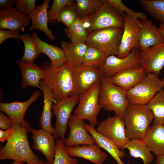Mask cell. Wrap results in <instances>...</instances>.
<instances>
[{
  "label": "cell",
  "instance_id": "1",
  "mask_svg": "<svg viewBox=\"0 0 164 164\" xmlns=\"http://www.w3.org/2000/svg\"><path fill=\"white\" fill-rule=\"evenodd\" d=\"M40 67L45 73L41 80L49 90L54 104L73 95V67L70 63L66 61L62 66L56 67L47 61Z\"/></svg>",
  "mask_w": 164,
  "mask_h": 164
},
{
  "label": "cell",
  "instance_id": "2",
  "mask_svg": "<svg viewBox=\"0 0 164 164\" xmlns=\"http://www.w3.org/2000/svg\"><path fill=\"white\" fill-rule=\"evenodd\" d=\"M30 127L27 121L22 125L15 124L13 135L0 148V160L10 159L26 164H47L46 161L39 159L31 148L27 136Z\"/></svg>",
  "mask_w": 164,
  "mask_h": 164
},
{
  "label": "cell",
  "instance_id": "3",
  "mask_svg": "<svg viewBox=\"0 0 164 164\" xmlns=\"http://www.w3.org/2000/svg\"><path fill=\"white\" fill-rule=\"evenodd\" d=\"M154 117L147 104H129L124 119L126 136L143 140Z\"/></svg>",
  "mask_w": 164,
  "mask_h": 164
},
{
  "label": "cell",
  "instance_id": "4",
  "mask_svg": "<svg viewBox=\"0 0 164 164\" xmlns=\"http://www.w3.org/2000/svg\"><path fill=\"white\" fill-rule=\"evenodd\" d=\"M127 91L113 83L109 77L104 76L101 80L99 104L105 110L114 111L116 115L124 119L129 104Z\"/></svg>",
  "mask_w": 164,
  "mask_h": 164
},
{
  "label": "cell",
  "instance_id": "5",
  "mask_svg": "<svg viewBox=\"0 0 164 164\" xmlns=\"http://www.w3.org/2000/svg\"><path fill=\"white\" fill-rule=\"evenodd\" d=\"M124 31V28L111 27L97 29L88 35L86 44L97 48L108 57L117 56Z\"/></svg>",
  "mask_w": 164,
  "mask_h": 164
},
{
  "label": "cell",
  "instance_id": "6",
  "mask_svg": "<svg viewBox=\"0 0 164 164\" xmlns=\"http://www.w3.org/2000/svg\"><path fill=\"white\" fill-rule=\"evenodd\" d=\"M100 86V81L80 96L73 114L78 119L87 120L94 128L98 124L97 116L102 108L99 101Z\"/></svg>",
  "mask_w": 164,
  "mask_h": 164
},
{
  "label": "cell",
  "instance_id": "7",
  "mask_svg": "<svg viewBox=\"0 0 164 164\" xmlns=\"http://www.w3.org/2000/svg\"><path fill=\"white\" fill-rule=\"evenodd\" d=\"M163 87L162 80L148 74L140 82L127 91L129 104H147L156 93Z\"/></svg>",
  "mask_w": 164,
  "mask_h": 164
},
{
  "label": "cell",
  "instance_id": "8",
  "mask_svg": "<svg viewBox=\"0 0 164 164\" xmlns=\"http://www.w3.org/2000/svg\"><path fill=\"white\" fill-rule=\"evenodd\" d=\"M80 96L73 95L57 101L52 106V110L56 117L55 139L60 138L64 143L69 120L75 106L79 101Z\"/></svg>",
  "mask_w": 164,
  "mask_h": 164
},
{
  "label": "cell",
  "instance_id": "9",
  "mask_svg": "<svg viewBox=\"0 0 164 164\" xmlns=\"http://www.w3.org/2000/svg\"><path fill=\"white\" fill-rule=\"evenodd\" d=\"M92 25L88 34L94 30L111 27L124 28V19L108 0L102 4L95 12L89 16Z\"/></svg>",
  "mask_w": 164,
  "mask_h": 164
},
{
  "label": "cell",
  "instance_id": "10",
  "mask_svg": "<svg viewBox=\"0 0 164 164\" xmlns=\"http://www.w3.org/2000/svg\"><path fill=\"white\" fill-rule=\"evenodd\" d=\"M74 82L73 95L80 96L98 82L104 76L102 71L98 67L81 65L73 67Z\"/></svg>",
  "mask_w": 164,
  "mask_h": 164
},
{
  "label": "cell",
  "instance_id": "11",
  "mask_svg": "<svg viewBox=\"0 0 164 164\" xmlns=\"http://www.w3.org/2000/svg\"><path fill=\"white\" fill-rule=\"evenodd\" d=\"M125 128L124 119L115 115L112 117H108L101 121L96 130L114 142L121 150L130 139L126 136Z\"/></svg>",
  "mask_w": 164,
  "mask_h": 164
},
{
  "label": "cell",
  "instance_id": "12",
  "mask_svg": "<svg viewBox=\"0 0 164 164\" xmlns=\"http://www.w3.org/2000/svg\"><path fill=\"white\" fill-rule=\"evenodd\" d=\"M140 50L138 48L132 49L126 57L120 58L114 55L107 57L104 64L99 68L104 76L110 77L121 70L129 68H140Z\"/></svg>",
  "mask_w": 164,
  "mask_h": 164
},
{
  "label": "cell",
  "instance_id": "13",
  "mask_svg": "<svg viewBox=\"0 0 164 164\" xmlns=\"http://www.w3.org/2000/svg\"><path fill=\"white\" fill-rule=\"evenodd\" d=\"M124 18V31L117 56L120 58L127 56L133 48H138L139 42L140 26L138 21H135L126 15Z\"/></svg>",
  "mask_w": 164,
  "mask_h": 164
},
{
  "label": "cell",
  "instance_id": "14",
  "mask_svg": "<svg viewBox=\"0 0 164 164\" xmlns=\"http://www.w3.org/2000/svg\"><path fill=\"white\" fill-rule=\"evenodd\" d=\"M140 59L141 68L146 74L158 77L164 67V43L141 51Z\"/></svg>",
  "mask_w": 164,
  "mask_h": 164
},
{
  "label": "cell",
  "instance_id": "15",
  "mask_svg": "<svg viewBox=\"0 0 164 164\" xmlns=\"http://www.w3.org/2000/svg\"><path fill=\"white\" fill-rule=\"evenodd\" d=\"M29 132L32 133L33 148L44 155L47 164H53L56 151V143L53 135L42 128L36 129L30 127Z\"/></svg>",
  "mask_w": 164,
  "mask_h": 164
},
{
  "label": "cell",
  "instance_id": "16",
  "mask_svg": "<svg viewBox=\"0 0 164 164\" xmlns=\"http://www.w3.org/2000/svg\"><path fill=\"white\" fill-rule=\"evenodd\" d=\"M84 124V120L78 119L71 114L68 123L69 135L64 142L66 147L96 144L93 137L85 129Z\"/></svg>",
  "mask_w": 164,
  "mask_h": 164
},
{
  "label": "cell",
  "instance_id": "17",
  "mask_svg": "<svg viewBox=\"0 0 164 164\" xmlns=\"http://www.w3.org/2000/svg\"><path fill=\"white\" fill-rule=\"evenodd\" d=\"M41 94L40 91H35L31 97L24 101L1 102L0 110L7 115L15 124H23L27 121L24 119L26 111L29 107L39 98Z\"/></svg>",
  "mask_w": 164,
  "mask_h": 164
},
{
  "label": "cell",
  "instance_id": "18",
  "mask_svg": "<svg viewBox=\"0 0 164 164\" xmlns=\"http://www.w3.org/2000/svg\"><path fill=\"white\" fill-rule=\"evenodd\" d=\"M137 21L140 26L138 48L141 51H146L151 47L164 43L158 28L151 20L147 19Z\"/></svg>",
  "mask_w": 164,
  "mask_h": 164
},
{
  "label": "cell",
  "instance_id": "19",
  "mask_svg": "<svg viewBox=\"0 0 164 164\" xmlns=\"http://www.w3.org/2000/svg\"><path fill=\"white\" fill-rule=\"evenodd\" d=\"M28 15L19 12L12 6L2 9L0 11V28L2 29L24 32L30 23Z\"/></svg>",
  "mask_w": 164,
  "mask_h": 164
},
{
  "label": "cell",
  "instance_id": "20",
  "mask_svg": "<svg viewBox=\"0 0 164 164\" xmlns=\"http://www.w3.org/2000/svg\"><path fill=\"white\" fill-rule=\"evenodd\" d=\"M66 148L70 156L83 158L94 164H104L108 157L107 154L102 151L96 144Z\"/></svg>",
  "mask_w": 164,
  "mask_h": 164
},
{
  "label": "cell",
  "instance_id": "21",
  "mask_svg": "<svg viewBox=\"0 0 164 164\" xmlns=\"http://www.w3.org/2000/svg\"><path fill=\"white\" fill-rule=\"evenodd\" d=\"M50 1V0H45L28 15L32 22L29 31L32 32L34 29L42 31L50 40L54 41L55 37L48 26L47 9L50 7L49 5Z\"/></svg>",
  "mask_w": 164,
  "mask_h": 164
},
{
  "label": "cell",
  "instance_id": "22",
  "mask_svg": "<svg viewBox=\"0 0 164 164\" xmlns=\"http://www.w3.org/2000/svg\"><path fill=\"white\" fill-rule=\"evenodd\" d=\"M142 68H128L109 77L114 84L127 91L142 80L146 75Z\"/></svg>",
  "mask_w": 164,
  "mask_h": 164
},
{
  "label": "cell",
  "instance_id": "23",
  "mask_svg": "<svg viewBox=\"0 0 164 164\" xmlns=\"http://www.w3.org/2000/svg\"><path fill=\"white\" fill-rule=\"evenodd\" d=\"M16 62L22 74V87L25 88L31 86L41 90L40 82L44 77L45 73L40 66L29 64L21 60Z\"/></svg>",
  "mask_w": 164,
  "mask_h": 164
},
{
  "label": "cell",
  "instance_id": "24",
  "mask_svg": "<svg viewBox=\"0 0 164 164\" xmlns=\"http://www.w3.org/2000/svg\"><path fill=\"white\" fill-rule=\"evenodd\" d=\"M84 126L87 131L93 137L95 142L100 148L107 151L118 164H124L121 159L125 154L124 150H120L115 143L99 133L90 124L85 123ZM127 164H130L128 162Z\"/></svg>",
  "mask_w": 164,
  "mask_h": 164
},
{
  "label": "cell",
  "instance_id": "25",
  "mask_svg": "<svg viewBox=\"0 0 164 164\" xmlns=\"http://www.w3.org/2000/svg\"><path fill=\"white\" fill-rule=\"evenodd\" d=\"M31 36L41 53H44L49 58L53 66L60 67L67 61L65 54L61 48L42 40L38 36L36 31Z\"/></svg>",
  "mask_w": 164,
  "mask_h": 164
},
{
  "label": "cell",
  "instance_id": "26",
  "mask_svg": "<svg viewBox=\"0 0 164 164\" xmlns=\"http://www.w3.org/2000/svg\"><path fill=\"white\" fill-rule=\"evenodd\" d=\"M143 140L157 156H164V126H149Z\"/></svg>",
  "mask_w": 164,
  "mask_h": 164
},
{
  "label": "cell",
  "instance_id": "27",
  "mask_svg": "<svg viewBox=\"0 0 164 164\" xmlns=\"http://www.w3.org/2000/svg\"><path fill=\"white\" fill-rule=\"evenodd\" d=\"M60 43L66 60L73 67L81 66L88 47L86 43H73L65 40Z\"/></svg>",
  "mask_w": 164,
  "mask_h": 164
},
{
  "label": "cell",
  "instance_id": "28",
  "mask_svg": "<svg viewBox=\"0 0 164 164\" xmlns=\"http://www.w3.org/2000/svg\"><path fill=\"white\" fill-rule=\"evenodd\" d=\"M39 84L43 93L44 105L42 115L39 120V123L41 128L53 135L55 128L52 127L51 124L53 100L49 90L41 80Z\"/></svg>",
  "mask_w": 164,
  "mask_h": 164
},
{
  "label": "cell",
  "instance_id": "29",
  "mask_svg": "<svg viewBox=\"0 0 164 164\" xmlns=\"http://www.w3.org/2000/svg\"><path fill=\"white\" fill-rule=\"evenodd\" d=\"M125 149L129 150L130 157L141 159L142 164H150L153 160V156L143 140L130 139L121 150Z\"/></svg>",
  "mask_w": 164,
  "mask_h": 164
},
{
  "label": "cell",
  "instance_id": "30",
  "mask_svg": "<svg viewBox=\"0 0 164 164\" xmlns=\"http://www.w3.org/2000/svg\"><path fill=\"white\" fill-rule=\"evenodd\" d=\"M147 105L153 115V125L164 126V89L158 92Z\"/></svg>",
  "mask_w": 164,
  "mask_h": 164
},
{
  "label": "cell",
  "instance_id": "31",
  "mask_svg": "<svg viewBox=\"0 0 164 164\" xmlns=\"http://www.w3.org/2000/svg\"><path fill=\"white\" fill-rule=\"evenodd\" d=\"M19 39L23 42L25 48L24 53L21 60L29 64H34L35 60L41 53L40 51L29 34H20Z\"/></svg>",
  "mask_w": 164,
  "mask_h": 164
},
{
  "label": "cell",
  "instance_id": "32",
  "mask_svg": "<svg viewBox=\"0 0 164 164\" xmlns=\"http://www.w3.org/2000/svg\"><path fill=\"white\" fill-rule=\"evenodd\" d=\"M64 32L71 42L73 43H86L89 35L79 18L69 28H66Z\"/></svg>",
  "mask_w": 164,
  "mask_h": 164
},
{
  "label": "cell",
  "instance_id": "33",
  "mask_svg": "<svg viewBox=\"0 0 164 164\" xmlns=\"http://www.w3.org/2000/svg\"><path fill=\"white\" fill-rule=\"evenodd\" d=\"M107 56L100 50L88 46L85 53L82 65L99 68L104 64Z\"/></svg>",
  "mask_w": 164,
  "mask_h": 164
},
{
  "label": "cell",
  "instance_id": "34",
  "mask_svg": "<svg viewBox=\"0 0 164 164\" xmlns=\"http://www.w3.org/2000/svg\"><path fill=\"white\" fill-rule=\"evenodd\" d=\"M139 2L150 15L164 23V0H139Z\"/></svg>",
  "mask_w": 164,
  "mask_h": 164
},
{
  "label": "cell",
  "instance_id": "35",
  "mask_svg": "<svg viewBox=\"0 0 164 164\" xmlns=\"http://www.w3.org/2000/svg\"><path fill=\"white\" fill-rule=\"evenodd\" d=\"M75 4L78 17L89 16L97 11L101 6L102 0H76Z\"/></svg>",
  "mask_w": 164,
  "mask_h": 164
},
{
  "label": "cell",
  "instance_id": "36",
  "mask_svg": "<svg viewBox=\"0 0 164 164\" xmlns=\"http://www.w3.org/2000/svg\"><path fill=\"white\" fill-rule=\"evenodd\" d=\"M64 143L61 139L56 142V151L53 164H79L77 159L68 154Z\"/></svg>",
  "mask_w": 164,
  "mask_h": 164
},
{
  "label": "cell",
  "instance_id": "37",
  "mask_svg": "<svg viewBox=\"0 0 164 164\" xmlns=\"http://www.w3.org/2000/svg\"><path fill=\"white\" fill-rule=\"evenodd\" d=\"M119 14L123 18L127 15L137 21L138 19H147L146 15L142 12H135L125 5L121 0H108Z\"/></svg>",
  "mask_w": 164,
  "mask_h": 164
},
{
  "label": "cell",
  "instance_id": "38",
  "mask_svg": "<svg viewBox=\"0 0 164 164\" xmlns=\"http://www.w3.org/2000/svg\"><path fill=\"white\" fill-rule=\"evenodd\" d=\"M78 18L75 1V3L66 5L60 11L56 20L68 28Z\"/></svg>",
  "mask_w": 164,
  "mask_h": 164
},
{
  "label": "cell",
  "instance_id": "39",
  "mask_svg": "<svg viewBox=\"0 0 164 164\" xmlns=\"http://www.w3.org/2000/svg\"><path fill=\"white\" fill-rule=\"evenodd\" d=\"M75 2V1L73 0H54L51 8L47 12L48 23L55 24L56 17L60 11L66 5Z\"/></svg>",
  "mask_w": 164,
  "mask_h": 164
},
{
  "label": "cell",
  "instance_id": "40",
  "mask_svg": "<svg viewBox=\"0 0 164 164\" xmlns=\"http://www.w3.org/2000/svg\"><path fill=\"white\" fill-rule=\"evenodd\" d=\"M35 0H15L17 10L20 13L28 15L35 8Z\"/></svg>",
  "mask_w": 164,
  "mask_h": 164
},
{
  "label": "cell",
  "instance_id": "41",
  "mask_svg": "<svg viewBox=\"0 0 164 164\" xmlns=\"http://www.w3.org/2000/svg\"><path fill=\"white\" fill-rule=\"evenodd\" d=\"M20 33L19 31L9 30H5L1 29L0 30V45L6 39L10 38L19 39Z\"/></svg>",
  "mask_w": 164,
  "mask_h": 164
},
{
  "label": "cell",
  "instance_id": "42",
  "mask_svg": "<svg viewBox=\"0 0 164 164\" xmlns=\"http://www.w3.org/2000/svg\"><path fill=\"white\" fill-rule=\"evenodd\" d=\"M15 123L8 117L2 112L0 113V128L3 130H7L13 128Z\"/></svg>",
  "mask_w": 164,
  "mask_h": 164
},
{
  "label": "cell",
  "instance_id": "43",
  "mask_svg": "<svg viewBox=\"0 0 164 164\" xmlns=\"http://www.w3.org/2000/svg\"><path fill=\"white\" fill-rule=\"evenodd\" d=\"M14 133L13 128L5 130L0 129V141L3 142L6 141H8L11 138Z\"/></svg>",
  "mask_w": 164,
  "mask_h": 164
},
{
  "label": "cell",
  "instance_id": "44",
  "mask_svg": "<svg viewBox=\"0 0 164 164\" xmlns=\"http://www.w3.org/2000/svg\"><path fill=\"white\" fill-rule=\"evenodd\" d=\"M80 19L82 26L88 34L92 25V22L90 16H88Z\"/></svg>",
  "mask_w": 164,
  "mask_h": 164
},
{
  "label": "cell",
  "instance_id": "45",
  "mask_svg": "<svg viewBox=\"0 0 164 164\" xmlns=\"http://www.w3.org/2000/svg\"><path fill=\"white\" fill-rule=\"evenodd\" d=\"M15 3V0H0V8L2 9L12 6Z\"/></svg>",
  "mask_w": 164,
  "mask_h": 164
},
{
  "label": "cell",
  "instance_id": "46",
  "mask_svg": "<svg viewBox=\"0 0 164 164\" xmlns=\"http://www.w3.org/2000/svg\"><path fill=\"white\" fill-rule=\"evenodd\" d=\"M155 164H164V156H157L155 161Z\"/></svg>",
  "mask_w": 164,
  "mask_h": 164
},
{
  "label": "cell",
  "instance_id": "47",
  "mask_svg": "<svg viewBox=\"0 0 164 164\" xmlns=\"http://www.w3.org/2000/svg\"><path fill=\"white\" fill-rule=\"evenodd\" d=\"M158 29L159 32L164 40V23H161Z\"/></svg>",
  "mask_w": 164,
  "mask_h": 164
},
{
  "label": "cell",
  "instance_id": "48",
  "mask_svg": "<svg viewBox=\"0 0 164 164\" xmlns=\"http://www.w3.org/2000/svg\"><path fill=\"white\" fill-rule=\"evenodd\" d=\"M25 163L21 161H13L10 164H25Z\"/></svg>",
  "mask_w": 164,
  "mask_h": 164
},
{
  "label": "cell",
  "instance_id": "49",
  "mask_svg": "<svg viewBox=\"0 0 164 164\" xmlns=\"http://www.w3.org/2000/svg\"><path fill=\"white\" fill-rule=\"evenodd\" d=\"M162 81L163 83V87H164V77L163 79V80H162Z\"/></svg>",
  "mask_w": 164,
  "mask_h": 164
}]
</instances>
